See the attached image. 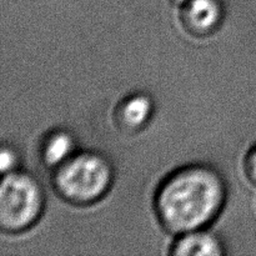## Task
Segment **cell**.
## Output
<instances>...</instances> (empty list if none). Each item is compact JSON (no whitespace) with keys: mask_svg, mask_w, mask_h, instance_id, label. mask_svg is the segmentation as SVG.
Returning <instances> with one entry per match:
<instances>
[{"mask_svg":"<svg viewBox=\"0 0 256 256\" xmlns=\"http://www.w3.org/2000/svg\"><path fill=\"white\" fill-rule=\"evenodd\" d=\"M44 192L35 178L25 172L4 174L0 186V224L5 232L32 226L42 212Z\"/></svg>","mask_w":256,"mask_h":256,"instance_id":"obj_3","label":"cell"},{"mask_svg":"<svg viewBox=\"0 0 256 256\" xmlns=\"http://www.w3.org/2000/svg\"><path fill=\"white\" fill-rule=\"evenodd\" d=\"M152 110V105L149 98L145 95H134L122 105L120 116L129 126L139 128L149 120Z\"/></svg>","mask_w":256,"mask_h":256,"instance_id":"obj_7","label":"cell"},{"mask_svg":"<svg viewBox=\"0 0 256 256\" xmlns=\"http://www.w3.org/2000/svg\"><path fill=\"white\" fill-rule=\"evenodd\" d=\"M172 255L180 256H210L222 255V242L212 232L204 230H192L180 235L172 248Z\"/></svg>","mask_w":256,"mask_h":256,"instance_id":"obj_5","label":"cell"},{"mask_svg":"<svg viewBox=\"0 0 256 256\" xmlns=\"http://www.w3.org/2000/svg\"><path fill=\"white\" fill-rule=\"evenodd\" d=\"M74 138L64 130L52 132L46 138L42 149L45 162L50 166L59 168L75 154Z\"/></svg>","mask_w":256,"mask_h":256,"instance_id":"obj_6","label":"cell"},{"mask_svg":"<svg viewBox=\"0 0 256 256\" xmlns=\"http://www.w3.org/2000/svg\"><path fill=\"white\" fill-rule=\"evenodd\" d=\"M112 166L95 152L74 154L60 165L55 185L62 198L76 204H88L105 194L112 184Z\"/></svg>","mask_w":256,"mask_h":256,"instance_id":"obj_2","label":"cell"},{"mask_svg":"<svg viewBox=\"0 0 256 256\" xmlns=\"http://www.w3.org/2000/svg\"><path fill=\"white\" fill-rule=\"evenodd\" d=\"M246 170L250 179L256 184V146L250 152L246 159Z\"/></svg>","mask_w":256,"mask_h":256,"instance_id":"obj_9","label":"cell"},{"mask_svg":"<svg viewBox=\"0 0 256 256\" xmlns=\"http://www.w3.org/2000/svg\"><path fill=\"white\" fill-rule=\"evenodd\" d=\"M175 2H176L178 4H180V5H185L188 2H189V0H175Z\"/></svg>","mask_w":256,"mask_h":256,"instance_id":"obj_10","label":"cell"},{"mask_svg":"<svg viewBox=\"0 0 256 256\" xmlns=\"http://www.w3.org/2000/svg\"><path fill=\"white\" fill-rule=\"evenodd\" d=\"M184 6V20L192 32L208 34L222 22V10L219 0H189Z\"/></svg>","mask_w":256,"mask_h":256,"instance_id":"obj_4","label":"cell"},{"mask_svg":"<svg viewBox=\"0 0 256 256\" xmlns=\"http://www.w3.org/2000/svg\"><path fill=\"white\" fill-rule=\"evenodd\" d=\"M224 202L225 185L220 175L208 166H189L160 186L156 210L162 224L182 235L212 222Z\"/></svg>","mask_w":256,"mask_h":256,"instance_id":"obj_1","label":"cell"},{"mask_svg":"<svg viewBox=\"0 0 256 256\" xmlns=\"http://www.w3.org/2000/svg\"><path fill=\"white\" fill-rule=\"evenodd\" d=\"M18 162V156L12 148L2 145V152H0V166H2V174L14 172L15 165Z\"/></svg>","mask_w":256,"mask_h":256,"instance_id":"obj_8","label":"cell"}]
</instances>
